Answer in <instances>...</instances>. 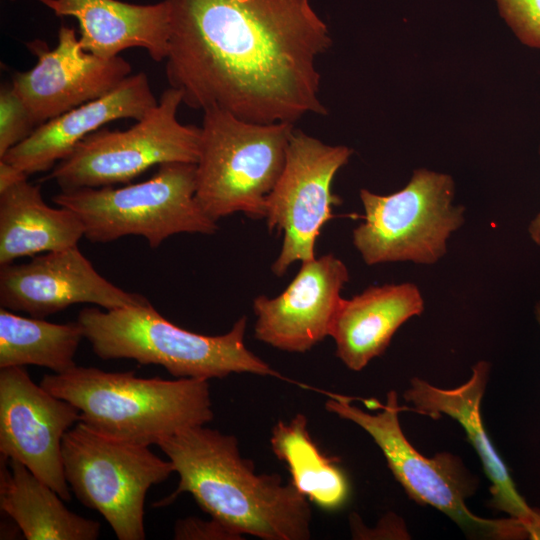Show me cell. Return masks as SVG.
Returning <instances> with one entry per match:
<instances>
[{
	"label": "cell",
	"instance_id": "d4e9b609",
	"mask_svg": "<svg viewBox=\"0 0 540 540\" xmlns=\"http://www.w3.org/2000/svg\"><path fill=\"white\" fill-rule=\"evenodd\" d=\"M499 11L517 38L540 49V0H496Z\"/></svg>",
	"mask_w": 540,
	"mask_h": 540
},
{
	"label": "cell",
	"instance_id": "d6986e66",
	"mask_svg": "<svg viewBox=\"0 0 540 540\" xmlns=\"http://www.w3.org/2000/svg\"><path fill=\"white\" fill-rule=\"evenodd\" d=\"M424 311V300L413 283L370 286L344 299L330 336L336 356L350 370L360 371L382 355L400 326Z\"/></svg>",
	"mask_w": 540,
	"mask_h": 540
},
{
	"label": "cell",
	"instance_id": "5b68a950",
	"mask_svg": "<svg viewBox=\"0 0 540 540\" xmlns=\"http://www.w3.org/2000/svg\"><path fill=\"white\" fill-rule=\"evenodd\" d=\"M195 197L213 220L242 212L265 217L284 168L291 123H255L212 107L203 111Z\"/></svg>",
	"mask_w": 540,
	"mask_h": 540
},
{
	"label": "cell",
	"instance_id": "cb8c5ba5",
	"mask_svg": "<svg viewBox=\"0 0 540 540\" xmlns=\"http://www.w3.org/2000/svg\"><path fill=\"white\" fill-rule=\"evenodd\" d=\"M37 127L32 115L12 85L0 91V158L25 140Z\"/></svg>",
	"mask_w": 540,
	"mask_h": 540
},
{
	"label": "cell",
	"instance_id": "ac0fdd59",
	"mask_svg": "<svg viewBox=\"0 0 540 540\" xmlns=\"http://www.w3.org/2000/svg\"><path fill=\"white\" fill-rule=\"evenodd\" d=\"M57 16L77 19L82 48L113 58L128 48H143L156 62L169 51L170 11L166 0L138 5L119 0H38Z\"/></svg>",
	"mask_w": 540,
	"mask_h": 540
},
{
	"label": "cell",
	"instance_id": "8fae6325",
	"mask_svg": "<svg viewBox=\"0 0 540 540\" xmlns=\"http://www.w3.org/2000/svg\"><path fill=\"white\" fill-rule=\"evenodd\" d=\"M352 149L328 145L294 129L282 173L266 200L265 217L270 231H282L283 242L272 271L282 276L297 261L315 258V243L323 225L341 203L332 193L337 172L345 166Z\"/></svg>",
	"mask_w": 540,
	"mask_h": 540
},
{
	"label": "cell",
	"instance_id": "ffe728a7",
	"mask_svg": "<svg viewBox=\"0 0 540 540\" xmlns=\"http://www.w3.org/2000/svg\"><path fill=\"white\" fill-rule=\"evenodd\" d=\"M24 177L0 190V265L76 246L84 226L72 210L47 205Z\"/></svg>",
	"mask_w": 540,
	"mask_h": 540
},
{
	"label": "cell",
	"instance_id": "4316f807",
	"mask_svg": "<svg viewBox=\"0 0 540 540\" xmlns=\"http://www.w3.org/2000/svg\"><path fill=\"white\" fill-rule=\"evenodd\" d=\"M528 234L536 246L540 248V212L530 221L528 225Z\"/></svg>",
	"mask_w": 540,
	"mask_h": 540
},
{
	"label": "cell",
	"instance_id": "7402d4cb",
	"mask_svg": "<svg viewBox=\"0 0 540 540\" xmlns=\"http://www.w3.org/2000/svg\"><path fill=\"white\" fill-rule=\"evenodd\" d=\"M307 423L303 414L287 422L278 421L270 445L276 457L287 465L293 486L320 508L334 511L349 497L348 480L336 459L326 456L317 446Z\"/></svg>",
	"mask_w": 540,
	"mask_h": 540
},
{
	"label": "cell",
	"instance_id": "e0dca14e",
	"mask_svg": "<svg viewBox=\"0 0 540 540\" xmlns=\"http://www.w3.org/2000/svg\"><path fill=\"white\" fill-rule=\"evenodd\" d=\"M157 104L147 75H130L109 93L37 126L0 160L27 176L53 169L80 141L103 125L123 118L138 121Z\"/></svg>",
	"mask_w": 540,
	"mask_h": 540
},
{
	"label": "cell",
	"instance_id": "ba28073f",
	"mask_svg": "<svg viewBox=\"0 0 540 540\" xmlns=\"http://www.w3.org/2000/svg\"><path fill=\"white\" fill-rule=\"evenodd\" d=\"M62 460L71 492L100 513L119 540L145 539V497L152 485L175 472L168 459L149 446L107 437L79 421L63 437Z\"/></svg>",
	"mask_w": 540,
	"mask_h": 540
},
{
	"label": "cell",
	"instance_id": "9a60e30c",
	"mask_svg": "<svg viewBox=\"0 0 540 540\" xmlns=\"http://www.w3.org/2000/svg\"><path fill=\"white\" fill-rule=\"evenodd\" d=\"M348 281L346 265L331 253L302 262L280 295L254 299L255 338L286 352L312 349L330 336Z\"/></svg>",
	"mask_w": 540,
	"mask_h": 540
},
{
	"label": "cell",
	"instance_id": "603a6c76",
	"mask_svg": "<svg viewBox=\"0 0 540 540\" xmlns=\"http://www.w3.org/2000/svg\"><path fill=\"white\" fill-rule=\"evenodd\" d=\"M82 338L77 321L51 323L1 307L0 368L36 365L64 373L76 366L74 357Z\"/></svg>",
	"mask_w": 540,
	"mask_h": 540
},
{
	"label": "cell",
	"instance_id": "7a4b0ae2",
	"mask_svg": "<svg viewBox=\"0 0 540 540\" xmlns=\"http://www.w3.org/2000/svg\"><path fill=\"white\" fill-rule=\"evenodd\" d=\"M179 476L175 491L155 506L189 493L197 504L236 533L264 540H307L308 499L278 474H257L238 440L205 425L186 428L157 444Z\"/></svg>",
	"mask_w": 540,
	"mask_h": 540
},
{
	"label": "cell",
	"instance_id": "30bf717a",
	"mask_svg": "<svg viewBox=\"0 0 540 540\" xmlns=\"http://www.w3.org/2000/svg\"><path fill=\"white\" fill-rule=\"evenodd\" d=\"M325 408L367 432L383 452L388 467L410 498L441 511L465 529L499 538L526 536L523 525L513 519L492 520L474 515L466 499L476 489L475 480L460 459L449 453L428 458L405 437L400 421L397 394L390 391L386 404L370 414L351 404L349 398L332 395Z\"/></svg>",
	"mask_w": 540,
	"mask_h": 540
},
{
	"label": "cell",
	"instance_id": "52a82bcc",
	"mask_svg": "<svg viewBox=\"0 0 540 540\" xmlns=\"http://www.w3.org/2000/svg\"><path fill=\"white\" fill-rule=\"evenodd\" d=\"M454 194L451 176L425 168L389 195L361 189L364 222L353 230V244L364 262H438L465 221L464 207L453 204Z\"/></svg>",
	"mask_w": 540,
	"mask_h": 540
},
{
	"label": "cell",
	"instance_id": "7c38bea8",
	"mask_svg": "<svg viewBox=\"0 0 540 540\" xmlns=\"http://www.w3.org/2000/svg\"><path fill=\"white\" fill-rule=\"evenodd\" d=\"M79 421L80 411L36 384L24 366L0 368L1 456L22 463L64 501L71 500V490L62 441Z\"/></svg>",
	"mask_w": 540,
	"mask_h": 540
},
{
	"label": "cell",
	"instance_id": "9c48e42d",
	"mask_svg": "<svg viewBox=\"0 0 540 540\" xmlns=\"http://www.w3.org/2000/svg\"><path fill=\"white\" fill-rule=\"evenodd\" d=\"M182 92L169 87L158 104L126 130L99 129L80 141L46 179L62 191L129 183L153 166L194 163L200 127L178 121Z\"/></svg>",
	"mask_w": 540,
	"mask_h": 540
},
{
	"label": "cell",
	"instance_id": "8992f818",
	"mask_svg": "<svg viewBox=\"0 0 540 540\" xmlns=\"http://www.w3.org/2000/svg\"><path fill=\"white\" fill-rule=\"evenodd\" d=\"M195 192L196 164L166 163L143 182L61 191L52 200L77 214L91 242L136 235L157 248L178 233L216 231V221L199 205Z\"/></svg>",
	"mask_w": 540,
	"mask_h": 540
},
{
	"label": "cell",
	"instance_id": "83f0119b",
	"mask_svg": "<svg viewBox=\"0 0 540 540\" xmlns=\"http://www.w3.org/2000/svg\"><path fill=\"white\" fill-rule=\"evenodd\" d=\"M534 313H535L536 320L540 326V301L536 303Z\"/></svg>",
	"mask_w": 540,
	"mask_h": 540
},
{
	"label": "cell",
	"instance_id": "44dd1931",
	"mask_svg": "<svg viewBox=\"0 0 540 540\" xmlns=\"http://www.w3.org/2000/svg\"><path fill=\"white\" fill-rule=\"evenodd\" d=\"M0 508L28 540H95L100 523L69 509L19 461L0 457Z\"/></svg>",
	"mask_w": 540,
	"mask_h": 540
},
{
	"label": "cell",
	"instance_id": "5bb4252c",
	"mask_svg": "<svg viewBox=\"0 0 540 540\" xmlns=\"http://www.w3.org/2000/svg\"><path fill=\"white\" fill-rule=\"evenodd\" d=\"M149 302L101 276L78 246L45 252L29 262L0 269V304L14 312L45 318L74 304L111 310Z\"/></svg>",
	"mask_w": 540,
	"mask_h": 540
},
{
	"label": "cell",
	"instance_id": "277c9868",
	"mask_svg": "<svg viewBox=\"0 0 540 540\" xmlns=\"http://www.w3.org/2000/svg\"><path fill=\"white\" fill-rule=\"evenodd\" d=\"M94 353L103 360L131 359L164 367L175 378L206 380L232 373L282 378L245 345L247 317L222 335L183 329L147 302L111 310L82 309L76 320Z\"/></svg>",
	"mask_w": 540,
	"mask_h": 540
},
{
	"label": "cell",
	"instance_id": "6da1fadb",
	"mask_svg": "<svg viewBox=\"0 0 540 540\" xmlns=\"http://www.w3.org/2000/svg\"><path fill=\"white\" fill-rule=\"evenodd\" d=\"M166 76L187 106L255 123L327 114L317 59L332 45L311 0H166Z\"/></svg>",
	"mask_w": 540,
	"mask_h": 540
},
{
	"label": "cell",
	"instance_id": "4fadbf2b",
	"mask_svg": "<svg viewBox=\"0 0 540 540\" xmlns=\"http://www.w3.org/2000/svg\"><path fill=\"white\" fill-rule=\"evenodd\" d=\"M27 47L37 63L26 72H17L11 85L37 126L109 93L132 71L121 56L102 58L85 51L73 27H60L52 50L39 39Z\"/></svg>",
	"mask_w": 540,
	"mask_h": 540
},
{
	"label": "cell",
	"instance_id": "484cf974",
	"mask_svg": "<svg viewBox=\"0 0 540 540\" xmlns=\"http://www.w3.org/2000/svg\"><path fill=\"white\" fill-rule=\"evenodd\" d=\"M176 540H242L244 537L220 521L211 517L203 520L198 517L179 519L173 529Z\"/></svg>",
	"mask_w": 540,
	"mask_h": 540
},
{
	"label": "cell",
	"instance_id": "3957f363",
	"mask_svg": "<svg viewBox=\"0 0 540 540\" xmlns=\"http://www.w3.org/2000/svg\"><path fill=\"white\" fill-rule=\"evenodd\" d=\"M40 384L73 404L80 422L107 437L150 446L213 417L206 380L141 378L134 371L113 373L74 366L46 374Z\"/></svg>",
	"mask_w": 540,
	"mask_h": 540
},
{
	"label": "cell",
	"instance_id": "2e32d148",
	"mask_svg": "<svg viewBox=\"0 0 540 540\" xmlns=\"http://www.w3.org/2000/svg\"><path fill=\"white\" fill-rule=\"evenodd\" d=\"M489 371L488 362H477L470 378L454 389L438 388L415 377L404 392V398L421 414L433 419L447 415L462 426L491 482L492 506L519 521L529 538L540 539V511L531 508L517 491L483 425L481 402Z\"/></svg>",
	"mask_w": 540,
	"mask_h": 540
}]
</instances>
